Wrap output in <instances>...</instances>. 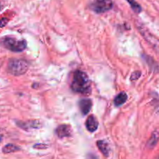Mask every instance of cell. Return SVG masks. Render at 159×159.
Returning <instances> with one entry per match:
<instances>
[{
    "label": "cell",
    "instance_id": "1",
    "mask_svg": "<svg viewBox=\"0 0 159 159\" xmlns=\"http://www.w3.org/2000/svg\"><path fill=\"white\" fill-rule=\"evenodd\" d=\"M71 88L75 93H81L84 95H89L91 91L90 81L86 73L84 71L77 70L73 74L72 82Z\"/></svg>",
    "mask_w": 159,
    "mask_h": 159
},
{
    "label": "cell",
    "instance_id": "2",
    "mask_svg": "<svg viewBox=\"0 0 159 159\" xmlns=\"http://www.w3.org/2000/svg\"><path fill=\"white\" fill-rule=\"evenodd\" d=\"M0 45L12 52H21L26 48V40H17L14 37H5L0 40Z\"/></svg>",
    "mask_w": 159,
    "mask_h": 159
},
{
    "label": "cell",
    "instance_id": "3",
    "mask_svg": "<svg viewBox=\"0 0 159 159\" xmlns=\"http://www.w3.org/2000/svg\"><path fill=\"white\" fill-rule=\"evenodd\" d=\"M28 68H29L28 63L23 59H10L7 65V70L9 74L15 76L25 74L27 71Z\"/></svg>",
    "mask_w": 159,
    "mask_h": 159
},
{
    "label": "cell",
    "instance_id": "4",
    "mask_svg": "<svg viewBox=\"0 0 159 159\" xmlns=\"http://www.w3.org/2000/svg\"><path fill=\"white\" fill-rule=\"evenodd\" d=\"M138 30H139L140 33L141 35L143 36L146 41L153 48V49L156 51L157 53L159 54V39L158 37H155L154 34H152L147 28L144 27L142 25L138 26Z\"/></svg>",
    "mask_w": 159,
    "mask_h": 159
},
{
    "label": "cell",
    "instance_id": "5",
    "mask_svg": "<svg viewBox=\"0 0 159 159\" xmlns=\"http://www.w3.org/2000/svg\"><path fill=\"white\" fill-rule=\"evenodd\" d=\"M113 5L111 0H96L91 5V8L96 13H102L110 10L113 8Z\"/></svg>",
    "mask_w": 159,
    "mask_h": 159
},
{
    "label": "cell",
    "instance_id": "6",
    "mask_svg": "<svg viewBox=\"0 0 159 159\" xmlns=\"http://www.w3.org/2000/svg\"><path fill=\"white\" fill-rule=\"evenodd\" d=\"M16 125L20 128L25 130H29L30 129H38L41 127V123L39 120H29V121H16Z\"/></svg>",
    "mask_w": 159,
    "mask_h": 159
},
{
    "label": "cell",
    "instance_id": "7",
    "mask_svg": "<svg viewBox=\"0 0 159 159\" xmlns=\"http://www.w3.org/2000/svg\"><path fill=\"white\" fill-rule=\"evenodd\" d=\"M71 134H72L71 127L69 125H67V124H62V125H60L56 129V134L60 138L70 137Z\"/></svg>",
    "mask_w": 159,
    "mask_h": 159
},
{
    "label": "cell",
    "instance_id": "8",
    "mask_svg": "<svg viewBox=\"0 0 159 159\" xmlns=\"http://www.w3.org/2000/svg\"><path fill=\"white\" fill-rule=\"evenodd\" d=\"M93 106L92 100L89 99H82L79 101V109L83 115L88 114Z\"/></svg>",
    "mask_w": 159,
    "mask_h": 159
},
{
    "label": "cell",
    "instance_id": "9",
    "mask_svg": "<svg viewBox=\"0 0 159 159\" xmlns=\"http://www.w3.org/2000/svg\"><path fill=\"white\" fill-rule=\"evenodd\" d=\"M85 127L89 132H94L97 130L99 127V122L94 116L91 115L87 118L85 121Z\"/></svg>",
    "mask_w": 159,
    "mask_h": 159
},
{
    "label": "cell",
    "instance_id": "10",
    "mask_svg": "<svg viewBox=\"0 0 159 159\" xmlns=\"http://www.w3.org/2000/svg\"><path fill=\"white\" fill-rule=\"evenodd\" d=\"M96 145H97L98 148L101 152V153L104 155V156L107 157L109 156L110 154V146H109L108 143L105 141H98L96 142Z\"/></svg>",
    "mask_w": 159,
    "mask_h": 159
},
{
    "label": "cell",
    "instance_id": "11",
    "mask_svg": "<svg viewBox=\"0 0 159 159\" xmlns=\"http://www.w3.org/2000/svg\"><path fill=\"white\" fill-rule=\"evenodd\" d=\"M159 141V130H156L152 133V136L149 138L147 143V147L149 148H153L154 147L156 146Z\"/></svg>",
    "mask_w": 159,
    "mask_h": 159
},
{
    "label": "cell",
    "instance_id": "12",
    "mask_svg": "<svg viewBox=\"0 0 159 159\" xmlns=\"http://www.w3.org/2000/svg\"><path fill=\"white\" fill-rule=\"evenodd\" d=\"M127 100V95L124 92H121L120 93L117 95L114 99V104L116 107H120L123 104L125 103L126 101Z\"/></svg>",
    "mask_w": 159,
    "mask_h": 159
},
{
    "label": "cell",
    "instance_id": "13",
    "mask_svg": "<svg viewBox=\"0 0 159 159\" xmlns=\"http://www.w3.org/2000/svg\"><path fill=\"white\" fill-rule=\"evenodd\" d=\"M20 148L18 146L12 144H8L6 146H4L2 148V152L5 154H9L12 153V152H16L17 151H20Z\"/></svg>",
    "mask_w": 159,
    "mask_h": 159
},
{
    "label": "cell",
    "instance_id": "14",
    "mask_svg": "<svg viewBox=\"0 0 159 159\" xmlns=\"http://www.w3.org/2000/svg\"><path fill=\"white\" fill-rule=\"evenodd\" d=\"M127 1L128 2V3L130 4L131 9H133L135 12H137V13H140V12H141L142 9H141V6H140V5L138 4L135 0H127Z\"/></svg>",
    "mask_w": 159,
    "mask_h": 159
},
{
    "label": "cell",
    "instance_id": "15",
    "mask_svg": "<svg viewBox=\"0 0 159 159\" xmlns=\"http://www.w3.org/2000/svg\"><path fill=\"white\" fill-rule=\"evenodd\" d=\"M141 75V73L140 71H134L133 73L131 74L130 75V80L131 81H135V80H138Z\"/></svg>",
    "mask_w": 159,
    "mask_h": 159
},
{
    "label": "cell",
    "instance_id": "16",
    "mask_svg": "<svg viewBox=\"0 0 159 159\" xmlns=\"http://www.w3.org/2000/svg\"><path fill=\"white\" fill-rule=\"evenodd\" d=\"M34 148L36 149H46L48 148V145L44 144H35L34 146Z\"/></svg>",
    "mask_w": 159,
    "mask_h": 159
},
{
    "label": "cell",
    "instance_id": "17",
    "mask_svg": "<svg viewBox=\"0 0 159 159\" xmlns=\"http://www.w3.org/2000/svg\"><path fill=\"white\" fill-rule=\"evenodd\" d=\"M8 23V20L6 18H2V20H0V27H3V26H6Z\"/></svg>",
    "mask_w": 159,
    "mask_h": 159
},
{
    "label": "cell",
    "instance_id": "18",
    "mask_svg": "<svg viewBox=\"0 0 159 159\" xmlns=\"http://www.w3.org/2000/svg\"><path fill=\"white\" fill-rule=\"evenodd\" d=\"M86 159H98V158L96 155H93V154H89V155H87Z\"/></svg>",
    "mask_w": 159,
    "mask_h": 159
},
{
    "label": "cell",
    "instance_id": "19",
    "mask_svg": "<svg viewBox=\"0 0 159 159\" xmlns=\"http://www.w3.org/2000/svg\"><path fill=\"white\" fill-rule=\"evenodd\" d=\"M2 135L0 134V142L2 141Z\"/></svg>",
    "mask_w": 159,
    "mask_h": 159
},
{
    "label": "cell",
    "instance_id": "20",
    "mask_svg": "<svg viewBox=\"0 0 159 159\" xmlns=\"http://www.w3.org/2000/svg\"><path fill=\"white\" fill-rule=\"evenodd\" d=\"M0 9H1V5H0Z\"/></svg>",
    "mask_w": 159,
    "mask_h": 159
}]
</instances>
